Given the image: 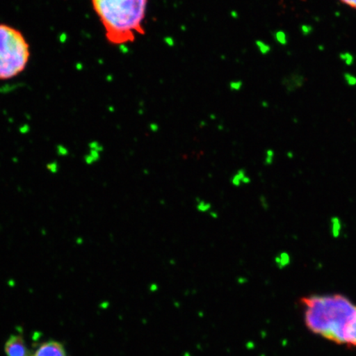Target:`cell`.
I'll return each mask as SVG.
<instances>
[{"label":"cell","instance_id":"1","mask_svg":"<svg viewBox=\"0 0 356 356\" xmlns=\"http://www.w3.org/2000/svg\"><path fill=\"white\" fill-rule=\"evenodd\" d=\"M305 323L315 335L337 345L356 348V305L344 296L304 297Z\"/></svg>","mask_w":356,"mask_h":356},{"label":"cell","instance_id":"2","mask_svg":"<svg viewBox=\"0 0 356 356\" xmlns=\"http://www.w3.org/2000/svg\"><path fill=\"white\" fill-rule=\"evenodd\" d=\"M92 4L111 44L131 43L145 33L148 0H92Z\"/></svg>","mask_w":356,"mask_h":356},{"label":"cell","instance_id":"3","mask_svg":"<svg viewBox=\"0 0 356 356\" xmlns=\"http://www.w3.org/2000/svg\"><path fill=\"white\" fill-rule=\"evenodd\" d=\"M29 58V44L20 31L0 24V80L20 74L28 65Z\"/></svg>","mask_w":356,"mask_h":356},{"label":"cell","instance_id":"4","mask_svg":"<svg viewBox=\"0 0 356 356\" xmlns=\"http://www.w3.org/2000/svg\"><path fill=\"white\" fill-rule=\"evenodd\" d=\"M8 356H28V349L22 336H12L6 344Z\"/></svg>","mask_w":356,"mask_h":356},{"label":"cell","instance_id":"5","mask_svg":"<svg viewBox=\"0 0 356 356\" xmlns=\"http://www.w3.org/2000/svg\"><path fill=\"white\" fill-rule=\"evenodd\" d=\"M33 356H66V353L63 345L51 341L40 346Z\"/></svg>","mask_w":356,"mask_h":356},{"label":"cell","instance_id":"6","mask_svg":"<svg viewBox=\"0 0 356 356\" xmlns=\"http://www.w3.org/2000/svg\"><path fill=\"white\" fill-rule=\"evenodd\" d=\"M339 1L345 4L346 6L356 10V0H339Z\"/></svg>","mask_w":356,"mask_h":356}]
</instances>
